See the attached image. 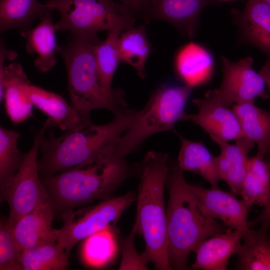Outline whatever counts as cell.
<instances>
[{"label":"cell","mask_w":270,"mask_h":270,"mask_svg":"<svg viewBox=\"0 0 270 270\" xmlns=\"http://www.w3.org/2000/svg\"><path fill=\"white\" fill-rule=\"evenodd\" d=\"M268 4L270 5V0H264Z\"/></svg>","instance_id":"37"},{"label":"cell","mask_w":270,"mask_h":270,"mask_svg":"<svg viewBox=\"0 0 270 270\" xmlns=\"http://www.w3.org/2000/svg\"><path fill=\"white\" fill-rule=\"evenodd\" d=\"M20 252L15 241L12 226L8 218L0 221V270H23L19 261Z\"/></svg>","instance_id":"32"},{"label":"cell","mask_w":270,"mask_h":270,"mask_svg":"<svg viewBox=\"0 0 270 270\" xmlns=\"http://www.w3.org/2000/svg\"><path fill=\"white\" fill-rule=\"evenodd\" d=\"M136 199V194L129 192L102 200L86 210H70L63 213L62 226L54 230L57 242L69 256L78 242L112 228Z\"/></svg>","instance_id":"9"},{"label":"cell","mask_w":270,"mask_h":270,"mask_svg":"<svg viewBox=\"0 0 270 270\" xmlns=\"http://www.w3.org/2000/svg\"><path fill=\"white\" fill-rule=\"evenodd\" d=\"M220 147V153L216 156L220 180H224L234 194H240L246 172L248 154L254 143L245 136L236 140L235 144L210 136Z\"/></svg>","instance_id":"17"},{"label":"cell","mask_w":270,"mask_h":270,"mask_svg":"<svg viewBox=\"0 0 270 270\" xmlns=\"http://www.w3.org/2000/svg\"><path fill=\"white\" fill-rule=\"evenodd\" d=\"M260 223L258 230L250 228L243 234L244 243L236 252V270H270V221Z\"/></svg>","instance_id":"22"},{"label":"cell","mask_w":270,"mask_h":270,"mask_svg":"<svg viewBox=\"0 0 270 270\" xmlns=\"http://www.w3.org/2000/svg\"><path fill=\"white\" fill-rule=\"evenodd\" d=\"M28 92L34 107L46 114L62 131L92 122L90 117L82 115L58 94L32 84Z\"/></svg>","instance_id":"21"},{"label":"cell","mask_w":270,"mask_h":270,"mask_svg":"<svg viewBox=\"0 0 270 270\" xmlns=\"http://www.w3.org/2000/svg\"><path fill=\"white\" fill-rule=\"evenodd\" d=\"M134 170L126 158L112 153L99 162L51 176H42L40 178L54 214H63L97 200L112 198Z\"/></svg>","instance_id":"3"},{"label":"cell","mask_w":270,"mask_h":270,"mask_svg":"<svg viewBox=\"0 0 270 270\" xmlns=\"http://www.w3.org/2000/svg\"><path fill=\"white\" fill-rule=\"evenodd\" d=\"M166 186L168 200L166 209L168 260L173 269H188V258L198 244L227 226L204 214L198 200L177 166L170 168Z\"/></svg>","instance_id":"2"},{"label":"cell","mask_w":270,"mask_h":270,"mask_svg":"<svg viewBox=\"0 0 270 270\" xmlns=\"http://www.w3.org/2000/svg\"><path fill=\"white\" fill-rule=\"evenodd\" d=\"M192 89L186 84H168L158 88L145 106L136 110L132 124L114 146L115 153L126 158L150 136L172 130L182 120Z\"/></svg>","instance_id":"7"},{"label":"cell","mask_w":270,"mask_h":270,"mask_svg":"<svg viewBox=\"0 0 270 270\" xmlns=\"http://www.w3.org/2000/svg\"><path fill=\"white\" fill-rule=\"evenodd\" d=\"M174 67L177 75L184 84L194 88L210 80L214 68V58L203 46L190 42L178 51Z\"/></svg>","instance_id":"20"},{"label":"cell","mask_w":270,"mask_h":270,"mask_svg":"<svg viewBox=\"0 0 270 270\" xmlns=\"http://www.w3.org/2000/svg\"><path fill=\"white\" fill-rule=\"evenodd\" d=\"M20 136L16 130L0 127V190L9 184L25 159L26 153L18 148Z\"/></svg>","instance_id":"29"},{"label":"cell","mask_w":270,"mask_h":270,"mask_svg":"<svg viewBox=\"0 0 270 270\" xmlns=\"http://www.w3.org/2000/svg\"><path fill=\"white\" fill-rule=\"evenodd\" d=\"M48 10L38 0H0V32L31 28L36 18H40Z\"/></svg>","instance_id":"25"},{"label":"cell","mask_w":270,"mask_h":270,"mask_svg":"<svg viewBox=\"0 0 270 270\" xmlns=\"http://www.w3.org/2000/svg\"><path fill=\"white\" fill-rule=\"evenodd\" d=\"M53 124L48 118L34 133L33 143L25 159L9 184L0 191V200L9 206L8 220L12 225L24 214L49 200L48 190L40 177L38 156L40 140L46 130Z\"/></svg>","instance_id":"8"},{"label":"cell","mask_w":270,"mask_h":270,"mask_svg":"<svg viewBox=\"0 0 270 270\" xmlns=\"http://www.w3.org/2000/svg\"><path fill=\"white\" fill-rule=\"evenodd\" d=\"M174 132L181 142L177 166L183 171L198 174L212 187L218 186L220 178L216 156H212L202 142L189 140Z\"/></svg>","instance_id":"24"},{"label":"cell","mask_w":270,"mask_h":270,"mask_svg":"<svg viewBox=\"0 0 270 270\" xmlns=\"http://www.w3.org/2000/svg\"><path fill=\"white\" fill-rule=\"evenodd\" d=\"M240 195L248 204L264 206L270 199V164L257 154L248 158Z\"/></svg>","instance_id":"26"},{"label":"cell","mask_w":270,"mask_h":270,"mask_svg":"<svg viewBox=\"0 0 270 270\" xmlns=\"http://www.w3.org/2000/svg\"><path fill=\"white\" fill-rule=\"evenodd\" d=\"M137 234L134 226L130 234L122 240V258L119 270H148V262L144 252L139 254L134 246V238Z\"/></svg>","instance_id":"33"},{"label":"cell","mask_w":270,"mask_h":270,"mask_svg":"<svg viewBox=\"0 0 270 270\" xmlns=\"http://www.w3.org/2000/svg\"><path fill=\"white\" fill-rule=\"evenodd\" d=\"M221 1L222 0H220Z\"/></svg>","instance_id":"38"},{"label":"cell","mask_w":270,"mask_h":270,"mask_svg":"<svg viewBox=\"0 0 270 270\" xmlns=\"http://www.w3.org/2000/svg\"><path fill=\"white\" fill-rule=\"evenodd\" d=\"M135 16L144 17L148 0H118Z\"/></svg>","instance_id":"34"},{"label":"cell","mask_w":270,"mask_h":270,"mask_svg":"<svg viewBox=\"0 0 270 270\" xmlns=\"http://www.w3.org/2000/svg\"><path fill=\"white\" fill-rule=\"evenodd\" d=\"M190 186L204 214L243 234L250 228L248 216L252 206L242 199L238 200L234 193L222 190L218 186L209 189L200 185L190 184Z\"/></svg>","instance_id":"12"},{"label":"cell","mask_w":270,"mask_h":270,"mask_svg":"<svg viewBox=\"0 0 270 270\" xmlns=\"http://www.w3.org/2000/svg\"><path fill=\"white\" fill-rule=\"evenodd\" d=\"M136 110L128 108L114 115L110 122H92L67 130L56 136L54 130L42 136L38 168L42 176H51L72 168L99 162L110 154L133 120Z\"/></svg>","instance_id":"1"},{"label":"cell","mask_w":270,"mask_h":270,"mask_svg":"<svg viewBox=\"0 0 270 270\" xmlns=\"http://www.w3.org/2000/svg\"><path fill=\"white\" fill-rule=\"evenodd\" d=\"M54 212L50 200L24 214L12 225L20 252L44 244L57 242L52 222Z\"/></svg>","instance_id":"16"},{"label":"cell","mask_w":270,"mask_h":270,"mask_svg":"<svg viewBox=\"0 0 270 270\" xmlns=\"http://www.w3.org/2000/svg\"><path fill=\"white\" fill-rule=\"evenodd\" d=\"M232 109L244 136L258 145L256 154L265 158L270 154V114L256 106L254 102L236 104Z\"/></svg>","instance_id":"23"},{"label":"cell","mask_w":270,"mask_h":270,"mask_svg":"<svg viewBox=\"0 0 270 270\" xmlns=\"http://www.w3.org/2000/svg\"><path fill=\"white\" fill-rule=\"evenodd\" d=\"M44 4L60 14L56 30L69 32L72 37L94 45L102 41L100 32L122 31L132 26L136 20L130 11L114 0H48Z\"/></svg>","instance_id":"6"},{"label":"cell","mask_w":270,"mask_h":270,"mask_svg":"<svg viewBox=\"0 0 270 270\" xmlns=\"http://www.w3.org/2000/svg\"><path fill=\"white\" fill-rule=\"evenodd\" d=\"M94 44L72 37L64 46H58L67 73L71 105L82 115L90 117L94 110H108L114 115L128 109L123 90L106 89L95 58Z\"/></svg>","instance_id":"5"},{"label":"cell","mask_w":270,"mask_h":270,"mask_svg":"<svg viewBox=\"0 0 270 270\" xmlns=\"http://www.w3.org/2000/svg\"><path fill=\"white\" fill-rule=\"evenodd\" d=\"M22 64L12 62L0 73V102L14 124H21L32 115L34 106L28 94L30 84Z\"/></svg>","instance_id":"14"},{"label":"cell","mask_w":270,"mask_h":270,"mask_svg":"<svg viewBox=\"0 0 270 270\" xmlns=\"http://www.w3.org/2000/svg\"><path fill=\"white\" fill-rule=\"evenodd\" d=\"M34 28L20 30V35L26 42V50L30 54H36L34 66L40 72H50L58 61L55 24L50 10L40 18Z\"/></svg>","instance_id":"19"},{"label":"cell","mask_w":270,"mask_h":270,"mask_svg":"<svg viewBox=\"0 0 270 270\" xmlns=\"http://www.w3.org/2000/svg\"><path fill=\"white\" fill-rule=\"evenodd\" d=\"M239 42L254 46L270 57V5L264 0H248L242 12L232 10Z\"/></svg>","instance_id":"15"},{"label":"cell","mask_w":270,"mask_h":270,"mask_svg":"<svg viewBox=\"0 0 270 270\" xmlns=\"http://www.w3.org/2000/svg\"><path fill=\"white\" fill-rule=\"evenodd\" d=\"M264 159L270 164V154ZM266 221H270V199L260 214L252 220L248 221V226L250 228L259 222Z\"/></svg>","instance_id":"35"},{"label":"cell","mask_w":270,"mask_h":270,"mask_svg":"<svg viewBox=\"0 0 270 270\" xmlns=\"http://www.w3.org/2000/svg\"><path fill=\"white\" fill-rule=\"evenodd\" d=\"M68 256L54 242L22 251L19 261L23 270H63L68 266Z\"/></svg>","instance_id":"28"},{"label":"cell","mask_w":270,"mask_h":270,"mask_svg":"<svg viewBox=\"0 0 270 270\" xmlns=\"http://www.w3.org/2000/svg\"><path fill=\"white\" fill-rule=\"evenodd\" d=\"M193 102L198 112H184L181 120L192 121L202 128L210 137L226 142L244 136L236 114L232 109L220 101L214 90L208 91L203 98L194 99Z\"/></svg>","instance_id":"11"},{"label":"cell","mask_w":270,"mask_h":270,"mask_svg":"<svg viewBox=\"0 0 270 270\" xmlns=\"http://www.w3.org/2000/svg\"><path fill=\"white\" fill-rule=\"evenodd\" d=\"M118 48L121 62L130 65L141 78H145V65L151 52L152 46L144 26H131L121 32Z\"/></svg>","instance_id":"27"},{"label":"cell","mask_w":270,"mask_h":270,"mask_svg":"<svg viewBox=\"0 0 270 270\" xmlns=\"http://www.w3.org/2000/svg\"><path fill=\"white\" fill-rule=\"evenodd\" d=\"M140 182L138 190L137 212L134 226L145 242L143 252L156 270H173L168 252L165 186L170 168L168 154L148 152L136 166Z\"/></svg>","instance_id":"4"},{"label":"cell","mask_w":270,"mask_h":270,"mask_svg":"<svg viewBox=\"0 0 270 270\" xmlns=\"http://www.w3.org/2000/svg\"><path fill=\"white\" fill-rule=\"evenodd\" d=\"M110 228L96 233L86 238L84 254L90 264H102L109 260L115 253V241Z\"/></svg>","instance_id":"31"},{"label":"cell","mask_w":270,"mask_h":270,"mask_svg":"<svg viewBox=\"0 0 270 270\" xmlns=\"http://www.w3.org/2000/svg\"><path fill=\"white\" fill-rule=\"evenodd\" d=\"M223 78L215 92L220 101L228 106L236 104L254 102L257 97H269L266 82L252 68L253 59L246 56L234 62L221 56Z\"/></svg>","instance_id":"10"},{"label":"cell","mask_w":270,"mask_h":270,"mask_svg":"<svg viewBox=\"0 0 270 270\" xmlns=\"http://www.w3.org/2000/svg\"><path fill=\"white\" fill-rule=\"evenodd\" d=\"M220 0H148L144 16L146 22L164 20L176 27L184 36L192 38L199 26L204 9L218 5Z\"/></svg>","instance_id":"13"},{"label":"cell","mask_w":270,"mask_h":270,"mask_svg":"<svg viewBox=\"0 0 270 270\" xmlns=\"http://www.w3.org/2000/svg\"><path fill=\"white\" fill-rule=\"evenodd\" d=\"M122 32L114 29L108 32L104 40L94 46L96 62L103 86L111 90L112 81L116 70L121 62L118 48V40Z\"/></svg>","instance_id":"30"},{"label":"cell","mask_w":270,"mask_h":270,"mask_svg":"<svg viewBox=\"0 0 270 270\" xmlns=\"http://www.w3.org/2000/svg\"><path fill=\"white\" fill-rule=\"evenodd\" d=\"M270 91V57L268 58L264 65L258 72Z\"/></svg>","instance_id":"36"},{"label":"cell","mask_w":270,"mask_h":270,"mask_svg":"<svg viewBox=\"0 0 270 270\" xmlns=\"http://www.w3.org/2000/svg\"><path fill=\"white\" fill-rule=\"evenodd\" d=\"M243 233L228 229L201 242L194 250L196 260L191 266L194 270H226L229 259L236 254Z\"/></svg>","instance_id":"18"}]
</instances>
